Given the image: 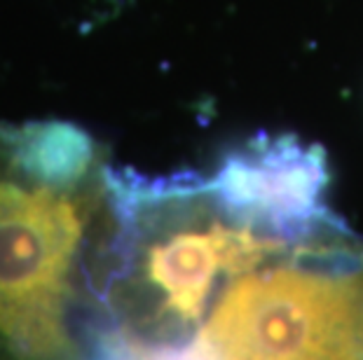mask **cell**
<instances>
[{
	"instance_id": "1",
	"label": "cell",
	"mask_w": 363,
	"mask_h": 360,
	"mask_svg": "<svg viewBox=\"0 0 363 360\" xmlns=\"http://www.w3.org/2000/svg\"><path fill=\"white\" fill-rule=\"evenodd\" d=\"M111 173L75 122L0 120V360H89Z\"/></svg>"
},
{
	"instance_id": "2",
	"label": "cell",
	"mask_w": 363,
	"mask_h": 360,
	"mask_svg": "<svg viewBox=\"0 0 363 360\" xmlns=\"http://www.w3.org/2000/svg\"><path fill=\"white\" fill-rule=\"evenodd\" d=\"M202 337L220 360H363V239L342 222L230 281Z\"/></svg>"
},
{
	"instance_id": "3",
	"label": "cell",
	"mask_w": 363,
	"mask_h": 360,
	"mask_svg": "<svg viewBox=\"0 0 363 360\" xmlns=\"http://www.w3.org/2000/svg\"><path fill=\"white\" fill-rule=\"evenodd\" d=\"M206 182L230 218L274 239L303 243L342 225L328 206L326 150L296 134L246 139L223 152Z\"/></svg>"
}]
</instances>
